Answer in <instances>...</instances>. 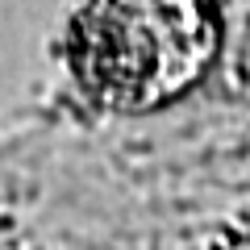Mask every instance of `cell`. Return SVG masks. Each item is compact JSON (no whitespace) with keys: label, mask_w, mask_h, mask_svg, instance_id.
Returning a JSON list of instances; mask_svg holds the SVG:
<instances>
[{"label":"cell","mask_w":250,"mask_h":250,"mask_svg":"<svg viewBox=\"0 0 250 250\" xmlns=\"http://www.w3.org/2000/svg\"><path fill=\"white\" fill-rule=\"evenodd\" d=\"M217 29L205 0H88L71 29V71L117 113L167 104L205 75Z\"/></svg>","instance_id":"cell-1"}]
</instances>
